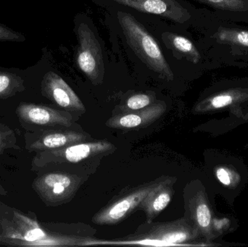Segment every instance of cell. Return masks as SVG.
Instances as JSON below:
<instances>
[{"label": "cell", "mask_w": 248, "mask_h": 247, "mask_svg": "<svg viewBox=\"0 0 248 247\" xmlns=\"http://www.w3.org/2000/svg\"><path fill=\"white\" fill-rule=\"evenodd\" d=\"M89 175L66 171L46 173L36 178L32 189L47 207H58L69 203Z\"/></svg>", "instance_id": "ba28073f"}, {"label": "cell", "mask_w": 248, "mask_h": 247, "mask_svg": "<svg viewBox=\"0 0 248 247\" xmlns=\"http://www.w3.org/2000/svg\"><path fill=\"white\" fill-rule=\"evenodd\" d=\"M156 95L153 91L137 93L127 97L113 111V114L131 113L145 108L156 101Z\"/></svg>", "instance_id": "ffe728a7"}, {"label": "cell", "mask_w": 248, "mask_h": 247, "mask_svg": "<svg viewBox=\"0 0 248 247\" xmlns=\"http://www.w3.org/2000/svg\"><path fill=\"white\" fill-rule=\"evenodd\" d=\"M41 87L42 95L62 110L76 115L86 113L85 106L78 96L55 72L49 71L45 74Z\"/></svg>", "instance_id": "4fadbf2b"}, {"label": "cell", "mask_w": 248, "mask_h": 247, "mask_svg": "<svg viewBox=\"0 0 248 247\" xmlns=\"http://www.w3.org/2000/svg\"><path fill=\"white\" fill-rule=\"evenodd\" d=\"M221 20L248 24V0H195Z\"/></svg>", "instance_id": "e0dca14e"}, {"label": "cell", "mask_w": 248, "mask_h": 247, "mask_svg": "<svg viewBox=\"0 0 248 247\" xmlns=\"http://www.w3.org/2000/svg\"><path fill=\"white\" fill-rule=\"evenodd\" d=\"M248 109V76L223 79L208 87L192 107L194 115L228 112L226 117L238 116Z\"/></svg>", "instance_id": "277c9868"}, {"label": "cell", "mask_w": 248, "mask_h": 247, "mask_svg": "<svg viewBox=\"0 0 248 247\" xmlns=\"http://www.w3.org/2000/svg\"><path fill=\"white\" fill-rule=\"evenodd\" d=\"M206 168L213 192L233 205L248 184L244 160L218 149L211 150L207 155Z\"/></svg>", "instance_id": "3957f363"}, {"label": "cell", "mask_w": 248, "mask_h": 247, "mask_svg": "<svg viewBox=\"0 0 248 247\" xmlns=\"http://www.w3.org/2000/svg\"><path fill=\"white\" fill-rule=\"evenodd\" d=\"M200 239H202L196 226L185 216L173 221L145 222L124 238L125 243L154 242L170 245H191Z\"/></svg>", "instance_id": "8992f818"}, {"label": "cell", "mask_w": 248, "mask_h": 247, "mask_svg": "<svg viewBox=\"0 0 248 247\" xmlns=\"http://www.w3.org/2000/svg\"><path fill=\"white\" fill-rule=\"evenodd\" d=\"M176 181V177L166 176L143 199L137 210L144 212L147 223L153 222L170 204L174 194L173 185Z\"/></svg>", "instance_id": "2e32d148"}, {"label": "cell", "mask_w": 248, "mask_h": 247, "mask_svg": "<svg viewBox=\"0 0 248 247\" xmlns=\"http://www.w3.org/2000/svg\"><path fill=\"white\" fill-rule=\"evenodd\" d=\"M11 149L20 150L16 133L8 126L0 123V155H2L4 151Z\"/></svg>", "instance_id": "603a6c76"}, {"label": "cell", "mask_w": 248, "mask_h": 247, "mask_svg": "<svg viewBox=\"0 0 248 247\" xmlns=\"http://www.w3.org/2000/svg\"><path fill=\"white\" fill-rule=\"evenodd\" d=\"M25 40L23 35L20 34L18 32L15 31L13 29H9L5 26L0 23V42H22Z\"/></svg>", "instance_id": "cb8c5ba5"}, {"label": "cell", "mask_w": 248, "mask_h": 247, "mask_svg": "<svg viewBox=\"0 0 248 247\" xmlns=\"http://www.w3.org/2000/svg\"><path fill=\"white\" fill-rule=\"evenodd\" d=\"M211 62L246 68L248 66V28L240 23L221 20L213 12L203 17Z\"/></svg>", "instance_id": "6da1fadb"}, {"label": "cell", "mask_w": 248, "mask_h": 247, "mask_svg": "<svg viewBox=\"0 0 248 247\" xmlns=\"http://www.w3.org/2000/svg\"><path fill=\"white\" fill-rule=\"evenodd\" d=\"M16 115L22 127L29 132L71 128L77 120L70 112L28 102L17 106Z\"/></svg>", "instance_id": "8fae6325"}, {"label": "cell", "mask_w": 248, "mask_h": 247, "mask_svg": "<svg viewBox=\"0 0 248 247\" xmlns=\"http://www.w3.org/2000/svg\"><path fill=\"white\" fill-rule=\"evenodd\" d=\"M116 146L108 140H90L74 144L65 147L36 152L31 162V169L57 165H67L74 172L90 176L95 173L105 157L116 152Z\"/></svg>", "instance_id": "7a4b0ae2"}, {"label": "cell", "mask_w": 248, "mask_h": 247, "mask_svg": "<svg viewBox=\"0 0 248 247\" xmlns=\"http://www.w3.org/2000/svg\"><path fill=\"white\" fill-rule=\"evenodd\" d=\"M167 110L163 100H156L153 104L131 113L113 114L106 122L107 127L113 129H138L147 127L162 117Z\"/></svg>", "instance_id": "9a60e30c"}, {"label": "cell", "mask_w": 248, "mask_h": 247, "mask_svg": "<svg viewBox=\"0 0 248 247\" xmlns=\"http://www.w3.org/2000/svg\"><path fill=\"white\" fill-rule=\"evenodd\" d=\"M23 81L14 74L0 72V99L13 97L24 90Z\"/></svg>", "instance_id": "44dd1931"}, {"label": "cell", "mask_w": 248, "mask_h": 247, "mask_svg": "<svg viewBox=\"0 0 248 247\" xmlns=\"http://www.w3.org/2000/svg\"><path fill=\"white\" fill-rule=\"evenodd\" d=\"M118 20L126 43L147 68L168 81L174 78L173 71L166 61L155 38L132 15L118 13Z\"/></svg>", "instance_id": "5b68a950"}, {"label": "cell", "mask_w": 248, "mask_h": 247, "mask_svg": "<svg viewBox=\"0 0 248 247\" xmlns=\"http://www.w3.org/2000/svg\"><path fill=\"white\" fill-rule=\"evenodd\" d=\"M77 35L78 42L77 65L93 85H100L103 83L105 75L103 50L100 42L86 23L78 25Z\"/></svg>", "instance_id": "30bf717a"}, {"label": "cell", "mask_w": 248, "mask_h": 247, "mask_svg": "<svg viewBox=\"0 0 248 247\" xmlns=\"http://www.w3.org/2000/svg\"><path fill=\"white\" fill-rule=\"evenodd\" d=\"M246 123H248V109L235 117L229 118L225 117L220 119H213L200 126L197 130L207 132L211 136L217 137L232 131ZM246 148L248 149V142L246 145Z\"/></svg>", "instance_id": "d6986e66"}, {"label": "cell", "mask_w": 248, "mask_h": 247, "mask_svg": "<svg viewBox=\"0 0 248 247\" xmlns=\"http://www.w3.org/2000/svg\"><path fill=\"white\" fill-rule=\"evenodd\" d=\"M162 39L169 49H171L178 58H185L194 65H199L203 59L199 48L189 38L177 33L165 32Z\"/></svg>", "instance_id": "ac0fdd59"}, {"label": "cell", "mask_w": 248, "mask_h": 247, "mask_svg": "<svg viewBox=\"0 0 248 247\" xmlns=\"http://www.w3.org/2000/svg\"><path fill=\"white\" fill-rule=\"evenodd\" d=\"M93 139L85 132L70 129V128L44 129L25 133L26 149L30 152L59 149Z\"/></svg>", "instance_id": "7c38bea8"}, {"label": "cell", "mask_w": 248, "mask_h": 247, "mask_svg": "<svg viewBox=\"0 0 248 247\" xmlns=\"http://www.w3.org/2000/svg\"><path fill=\"white\" fill-rule=\"evenodd\" d=\"M166 177H160L133 188L125 189L99 210L93 216L92 221L99 226H113L122 223L130 215L137 211L143 199Z\"/></svg>", "instance_id": "9c48e42d"}, {"label": "cell", "mask_w": 248, "mask_h": 247, "mask_svg": "<svg viewBox=\"0 0 248 247\" xmlns=\"http://www.w3.org/2000/svg\"><path fill=\"white\" fill-rule=\"evenodd\" d=\"M141 13L156 15L178 24H186L193 18L189 7L179 0H110Z\"/></svg>", "instance_id": "5bb4252c"}, {"label": "cell", "mask_w": 248, "mask_h": 247, "mask_svg": "<svg viewBox=\"0 0 248 247\" xmlns=\"http://www.w3.org/2000/svg\"><path fill=\"white\" fill-rule=\"evenodd\" d=\"M0 195L4 196V197L7 195V191H6L5 189L1 186V184H0Z\"/></svg>", "instance_id": "d4e9b609"}, {"label": "cell", "mask_w": 248, "mask_h": 247, "mask_svg": "<svg viewBox=\"0 0 248 247\" xmlns=\"http://www.w3.org/2000/svg\"><path fill=\"white\" fill-rule=\"evenodd\" d=\"M185 217L198 229L204 242H216L213 233V223L218 212L216 210L208 193V187L199 178L186 184L183 191Z\"/></svg>", "instance_id": "52a82bcc"}, {"label": "cell", "mask_w": 248, "mask_h": 247, "mask_svg": "<svg viewBox=\"0 0 248 247\" xmlns=\"http://www.w3.org/2000/svg\"><path fill=\"white\" fill-rule=\"evenodd\" d=\"M238 228L235 218L223 213H217L213 223V233L216 241L221 240L223 236L232 233Z\"/></svg>", "instance_id": "7402d4cb"}]
</instances>
